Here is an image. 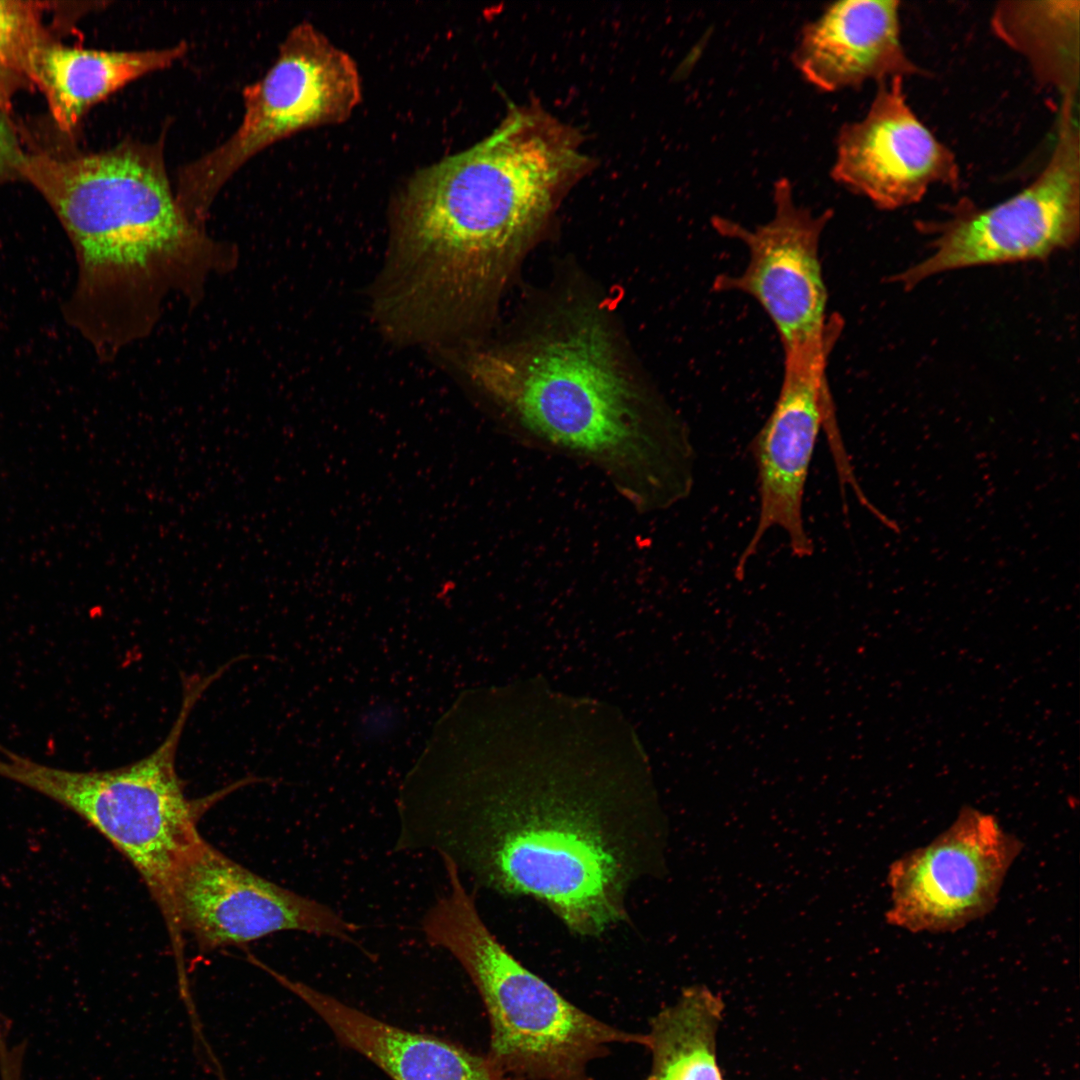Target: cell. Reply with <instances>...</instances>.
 I'll list each match as a JSON object with an SVG mask.
<instances>
[{"label":"cell","instance_id":"obj_5","mask_svg":"<svg viewBox=\"0 0 1080 1080\" xmlns=\"http://www.w3.org/2000/svg\"><path fill=\"white\" fill-rule=\"evenodd\" d=\"M215 674H182V703L164 741L146 757L103 771L47 766L1 747L0 776L72 810L134 866L157 903L174 954H184L172 907L171 884L182 853L200 836V815L227 793L257 781L244 778L200 798L186 796L176 755L188 717Z\"/></svg>","mask_w":1080,"mask_h":1080},{"label":"cell","instance_id":"obj_21","mask_svg":"<svg viewBox=\"0 0 1080 1080\" xmlns=\"http://www.w3.org/2000/svg\"><path fill=\"white\" fill-rule=\"evenodd\" d=\"M0 1080H22V1067L8 1063L0 1068Z\"/></svg>","mask_w":1080,"mask_h":1080},{"label":"cell","instance_id":"obj_1","mask_svg":"<svg viewBox=\"0 0 1080 1080\" xmlns=\"http://www.w3.org/2000/svg\"><path fill=\"white\" fill-rule=\"evenodd\" d=\"M398 799L393 852H435L482 888L540 901L579 936L626 920L629 893L649 872L652 824L594 793L441 767Z\"/></svg>","mask_w":1080,"mask_h":1080},{"label":"cell","instance_id":"obj_18","mask_svg":"<svg viewBox=\"0 0 1080 1080\" xmlns=\"http://www.w3.org/2000/svg\"><path fill=\"white\" fill-rule=\"evenodd\" d=\"M722 999L704 986L686 988L651 1018L644 1047L651 1055L645 1080H723L716 1036Z\"/></svg>","mask_w":1080,"mask_h":1080},{"label":"cell","instance_id":"obj_2","mask_svg":"<svg viewBox=\"0 0 1080 1080\" xmlns=\"http://www.w3.org/2000/svg\"><path fill=\"white\" fill-rule=\"evenodd\" d=\"M16 170L71 240L78 278L66 319L101 359L149 336L169 296L196 302L211 277L238 263L235 246L211 237L180 207L162 140H129L72 158L22 154Z\"/></svg>","mask_w":1080,"mask_h":1080},{"label":"cell","instance_id":"obj_9","mask_svg":"<svg viewBox=\"0 0 1080 1080\" xmlns=\"http://www.w3.org/2000/svg\"><path fill=\"white\" fill-rule=\"evenodd\" d=\"M773 203L772 217L753 228L712 217L714 230L743 244L748 254L742 271L719 274L712 287L755 300L776 329L784 356L827 362L843 328L839 316L826 315L827 289L819 254L832 212L816 214L798 204L787 178L775 182Z\"/></svg>","mask_w":1080,"mask_h":1080},{"label":"cell","instance_id":"obj_17","mask_svg":"<svg viewBox=\"0 0 1080 1080\" xmlns=\"http://www.w3.org/2000/svg\"><path fill=\"white\" fill-rule=\"evenodd\" d=\"M1079 6V1H1007L992 16L999 38L1062 99H1074L1079 87Z\"/></svg>","mask_w":1080,"mask_h":1080},{"label":"cell","instance_id":"obj_14","mask_svg":"<svg viewBox=\"0 0 1080 1080\" xmlns=\"http://www.w3.org/2000/svg\"><path fill=\"white\" fill-rule=\"evenodd\" d=\"M792 60L802 77L823 92L922 74L901 43L895 0L831 3L802 28Z\"/></svg>","mask_w":1080,"mask_h":1080},{"label":"cell","instance_id":"obj_3","mask_svg":"<svg viewBox=\"0 0 1080 1080\" xmlns=\"http://www.w3.org/2000/svg\"><path fill=\"white\" fill-rule=\"evenodd\" d=\"M581 142L539 104L513 106L488 137L401 187L390 222L397 261L442 298H494L523 248L591 168Z\"/></svg>","mask_w":1080,"mask_h":1080},{"label":"cell","instance_id":"obj_20","mask_svg":"<svg viewBox=\"0 0 1080 1080\" xmlns=\"http://www.w3.org/2000/svg\"><path fill=\"white\" fill-rule=\"evenodd\" d=\"M21 156L11 128L0 115V177L16 169Z\"/></svg>","mask_w":1080,"mask_h":1080},{"label":"cell","instance_id":"obj_19","mask_svg":"<svg viewBox=\"0 0 1080 1080\" xmlns=\"http://www.w3.org/2000/svg\"><path fill=\"white\" fill-rule=\"evenodd\" d=\"M40 27V8L35 3L0 1L1 107L20 81L32 77L35 55L44 44Z\"/></svg>","mask_w":1080,"mask_h":1080},{"label":"cell","instance_id":"obj_11","mask_svg":"<svg viewBox=\"0 0 1080 1080\" xmlns=\"http://www.w3.org/2000/svg\"><path fill=\"white\" fill-rule=\"evenodd\" d=\"M1021 843L997 819L972 807L929 844L889 869L887 921L911 932H949L995 906Z\"/></svg>","mask_w":1080,"mask_h":1080},{"label":"cell","instance_id":"obj_16","mask_svg":"<svg viewBox=\"0 0 1080 1080\" xmlns=\"http://www.w3.org/2000/svg\"><path fill=\"white\" fill-rule=\"evenodd\" d=\"M186 42L161 49L102 51L42 44L31 79L46 95L57 125L72 130L82 115L130 82L171 66Z\"/></svg>","mask_w":1080,"mask_h":1080},{"label":"cell","instance_id":"obj_6","mask_svg":"<svg viewBox=\"0 0 1080 1080\" xmlns=\"http://www.w3.org/2000/svg\"><path fill=\"white\" fill-rule=\"evenodd\" d=\"M607 331L593 317L573 318L525 342L472 349L461 356L466 376L553 444L610 456L634 439V391Z\"/></svg>","mask_w":1080,"mask_h":1080},{"label":"cell","instance_id":"obj_7","mask_svg":"<svg viewBox=\"0 0 1080 1080\" xmlns=\"http://www.w3.org/2000/svg\"><path fill=\"white\" fill-rule=\"evenodd\" d=\"M361 98L354 59L313 24H297L266 74L244 88L238 128L179 171V202L193 216H209L221 188L253 156L300 131L344 122Z\"/></svg>","mask_w":1080,"mask_h":1080},{"label":"cell","instance_id":"obj_10","mask_svg":"<svg viewBox=\"0 0 1080 1080\" xmlns=\"http://www.w3.org/2000/svg\"><path fill=\"white\" fill-rule=\"evenodd\" d=\"M171 899L180 934L191 935L202 951L282 931L330 937L363 949L355 938L359 926L328 905L253 873L201 835L176 865Z\"/></svg>","mask_w":1080,"mask_h":1080},{"label":"cell","instance_id":"obj_15","mask_svg":"<svg viewBox=\"0 0 1080 1080\" xmlns=\"http://www.w3.org/2000/svg\"><path fill=\"white\" fill-rule=\"evenodd\" d=\"M329 1027L337 1042L391 1080H511L487 1055L452 1040L397 1027L305 983L271 973Z\"/></svg>","mask_w":1080,"mask_h":1080},{"label":"cell","instance_id":"obj_4","mask_svg":"<svg viewBox=\"0 0 1080 1080\" xmlns=\"http://www.w3.org/2000/svg\"><path fill=\"white\" fill-rule=\"evenodd\" d=\"M447 889L424 914L427 942L449 952L477 989L489 1021L487 1057L511 1080H593L590 1065L644 1033L607 1024L516 960L478 912L463 877L442 862Z\"/></svg>","mask_w":1080,"mask_h":1080},{"label":"cell","instance_id":"obj_12","mask_svg":"<svg viewBox=\"0 0 1080 1080\" xmlns=\"http://www.w3.org/2000/svg\"><path fill=\"white\" fill-rule=\"evenodd\" d=\"M827 365L784 356L783 377L775 405L751 443L757 469L759 514L752 536L736 564L745 573L764 537L772 529L787 537L791 553L807 558L814 544L806 530L803 499L820 431L824 429L839 476L852 465L846 452L829 389Z\"/></svg>","mask_w":1080,"mask_h":1080},{"label":"cell","instance_id":"obj_8","mask_svg":"<svg viewBox=\"0 0 1080 1080\" xmlns=\"http://www.w3.org/2000/svg\"><path fill=\"white\" fill-rule=\"evenodd\" d=\"M1073 106L1062 100L1052 154L1028 186L987 208L960 202L937 224L929 255L893 281L912 288L943 272L1042 260L1072 247L1080 232V135Z\"/></svg>","mask_w":1080,"mask_h":1080},{"label":"cell","instance_id":"obj_13","mask_svg":"<svg viewBox=\"0 0 1080 1080\" xmlns=\"http://www.w3.org/2000/svg\"><path fill=\"white\" fill-rule=\"evenodd\" d=\"M903 80L879 83L865 115L840 128L831 169L837 183L883 210L915 204L934 185L960 183L955 155L917 117Z\"/></svg>","mask_w":1080,"mask_h":1080}]
</instances>
